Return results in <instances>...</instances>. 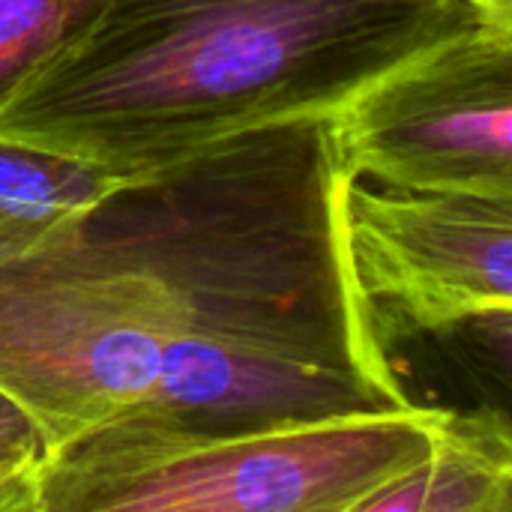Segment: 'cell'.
Segmentation results:
<instances>
[{
	"mask_svg": "<svg viewBox=\"0 0 512 512\" xmlns=\"http://www.w3.org/2000/svg\"><path fill=\"white\" fill-rule=\"evenodd\" d=\"M333 117L114 180L0 261V393L45 453L111 423L243 435L414 408L354 279Z\"/></svg>",
	"mask_w": 512,
	"mask_h": 512,
	"instance_id": "1",
	"label": "cell"
},
{
	"mask_svg": "<svg viewBox=\"0 0 512 512\" xmlns=\"http://www.w3.org/2000/svg\"><path fill=\"white\" fill-rule=\"evenodd\" d=\"M105 0H0V114L99 18Z\"/></svg>",
	"mask_w": 512,
	"mask_h": 512,
	"instance_id": "8",
	"label": "cell"
},
{
	"mask_svg": "<svg viewBox=\"0 0 512 512\" xmlns=\"http://www.w3.org/2000/svg\"><path fill=\"white\" fill-rule=\"evenodd\" d=\"M507 486H512L507 414L492 408L453 411L438 450L354 512H468Z\"/></svg>",
	"mask_w": 512,
	"mask_h": 512,
	"instance_id": "6",
	"label": "cell"
},
{
	"mask_svg": "<svg viewBox=\"0 0 512 512\" xmlns=\"http://www.w3.org/2000/svg\"><path fill=\"white\" fill-rule=\"evenodd\" d=\"M354 279L384 348L512 312V195H345Z\"/></svg>",
	"mask_w": 512,
	"mask_h": 512,
	"instance_id": "5",
	"label": "cell"
},
{
	"mask_svg": "<svg viewBox=\"0 0 512 512\" xmlns=\"http://www.w3.org/2000/svg\"><path fill=\"white\" fill-rule=\"evenodd\" d=\"M351 180L390 192L512 195V24H483L333 114Z\"/></svg>",
	"mask_w": 512,
	"mask_h": 512,
	"instance_id": "4",
	"label": "cell"
},
{
	"mask_svg": "<svg viewBox=\"0 0 512 512\" xmlns=\"http://www.w3.org/2000/svg\"><path fill=\"white\" fill-rule=\"evenodd\" d=\"M30 498H33V468L0 477V512H30Z\"/></svg>",
	"mask_w": 512,
	"mask_h": 512,
	"instance_id": "10",
	"label": "cell"
},
{
	"mask_svg": "<svg viewBox=\"0 0 512 512\" xmlns=\"http://www.w3.org/2000/svg\"><path fill=\"white\" fill-rule=\"evenodd\" d=\"M471 3H477L486 15L498 21H512V0H471Z\"/></svg>",
	"mask_w": 512,
	"mask_h": 512,
	"instance_id": "12",
	"label": "cell"
},
{
	"mask_svg": "<svg viewBox=\"0 0 512 512\" xmlns=\"http://www.w3.org/2000/svg\"><path fill=\"white\" fill-rule=\"evenodd\" d=\"M468 512H512V486L498 489L495 495H489L486 501H480L474 510Z\"/></svg>",
	"mask_w": 512,
	"mask_h": 512,
	"instance_id": "11",
	"label": "cell"
},
{
	"mask_svg": "<svg viewBox=\"0 0 512 512\" xmlns=\"http://www.w3.org/2000/svg\"><path fill=\"white\" fill-rule=\"evenodd\" d=\"M45 441L30 417L0 393V477L21 474L42 462Z\"/></svg>",
	"mask_w": 512,
	"mask_h": 512,
	"instance_id": "9",
	"label": "cell"
},
{
	"mask_svg": "<svg viewBox=\"0 0 512 512\" xmlns=\"http://www.w3.org/2000/svg\"><path fill=\"white\" fill-rule=\"evenodd\" d=\"M111 183L84 162L0 138V261L36 249Z\"/></svg>",
	"mask_w": 512,
	"mask_h": 512,
	"instance_id": "7",
	"label": "cell"
},
{
	"mask_svg": "<svg viewBox=\"0 0 512 512\" xmlns=\"http://www.w3.org/2000/svg\"><path fill=\"white\" fill-rule=\"evenodd\" d=\"M471 0H105L3 114L0 138L111 180L333 117L387 72L483 27Z\"/></svg>",
	"mask_w": 512,
	"mask_h": 512,
	"instance_id": "2",
	"label": "cell"
},
{
	"mask_svg": "<svg viewBox=\"0 0 512 512\" xmlns=\"http://www.w3.org/2000/svg\"><path fill=\"white\" fill-rule=\"evenodd\" d=\"M450 420L414 405L243 435L111 423L42 456L30 512H354L429 459Z\"/></svg>",
	"mask_w": 512,
	"mask_h": 512,
	"instance_id": "3",
	"label": "cell"
}]
</instances>
